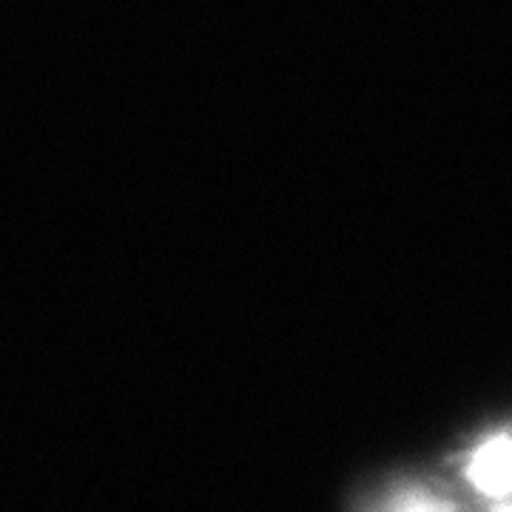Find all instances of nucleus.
<instances>
[{
    "label": "nucleus",
    "mask_w": 512,
    "mask_h": 512,
    "mask_svg": "<svg viewBox=\"0 0 512 512\" xmlns=\"http://www.w3.org/2000/svg\"><path fill=\"white\" fill-rule=\"evenodd\" d=\"M467 481L484 498L512 501V433L487 439L467 461Z\"/></svg>",
    "instance_id": "obj_1"
},
{
    "label": "nucleus",
    "mask_w": 512,
    "mask_h": 512,
    "mask_svg": "<svg viewBox=\"0 0 512 512\" xmlns=\"http://www.w3.org/2000/svg\"><path fill=\"white\" fill-rule=\"evenodd\" d=\"M373 512H458L447 498L430 493L424 487H404L396 490L390 498H384L382 504Z\"/></svg>",
    "instance_id": "obj_2"
},
{
    "label": "nucleus",
    "mask_w": 512,
    "mask_h": 512,
    "mask_svg": "<svg viewBox=\"0 0 512 512\" xmlns=\"http://www.w3.org/2000/svg\"><path fill=\"white\" fill-rule=\"evenodd\" d=\"M495 512H512V501H498Z\"/></svg>",
    "instance_id": "obj_3"
}]
</instances>
